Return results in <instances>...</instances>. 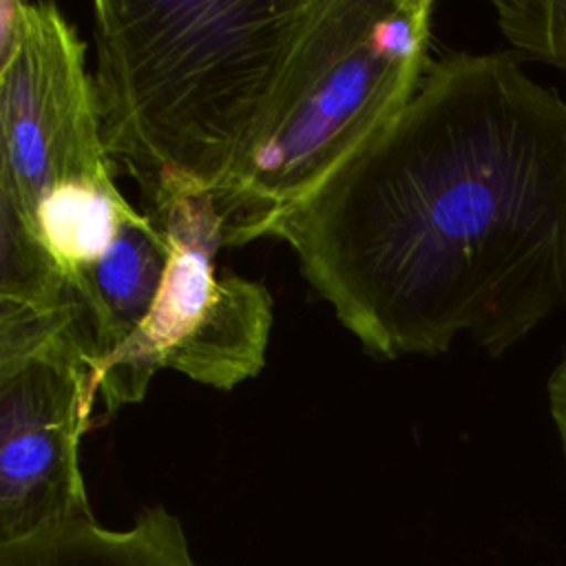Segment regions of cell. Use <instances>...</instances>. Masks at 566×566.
Segmentation results:
<instances>
[{"label":"cell","mask_w":566,"mask_h":566,"mask_svg":"<svg viewBox=\"0 0 566 566\" xmlns=\"http://www.w3.org/2000/svg\"><path fill=\"white\" fill-rule=\"evenodd\" d=\"M318 0H97L104 148L146 203L164 175L214 190L261 124Z\"/></svg>","instance_id":"2"},{"label":"cell","mask_w":566,"mask_h":566,"mask_svg":"<svg viewBox=\"0 0 566 566\" xmlns=\"http://www.w3.org/2000/svg\"><path fill=\"white\" fill-rule=\"evenodd\" d=\"M97 394L77 303L0 314V546L95 520L80 442Z\"/></svg>","instance_id":"5"},{"label":"cell","mask_w":566,"mask_h":566,"mask_svg":"<svg viewBox=\"0 0 566 566\" xmlns=\"http://www.w3.org/2000/svg\"><path fill=\"white\" fill-rule=\"evenodd\" d=\"M130 210L115 181L64 184L40 199L33 230L73 281L99 261Z\"/></svg>","instance_id":"9"},{"label":"cell","mask_w":566,"mask_h":566,"mask_svg":"<svg viewBox=\"0 0 566 566\" xmlns=\"http://www.w3.org/2000/svg\"><path fill=\"white\" fill-rule=\"evenodd\" d=\"M548 409L555 422V429L562 440L564 458H566V354L562 360L555 365V369L548 376Z\"/></svg>","instance_id":"11"},{"label":"cell","mask_w":566,"mask_h":566,"mask_svg":"<svg viewBox=\"0 0 566 566\" xmlns=\"http://www.w3.org/2000/svg\"><path fill=\"white\" fill-rule=\"evenodd\" d=\"M148 214L170 245V261L148 318L97 367L108 413L142 402L159 369L230 391L265 365L272 296L256 281L217 272L223 237L210 192L168 172Z\"/></svg>","instance_id":"4"},{"label":"cell","mask_w":566,"mask_h":566,"mask_svg":"<svg viewBox=\"0 0 566 566\" xmlns=\"http://www.w3.org/2000/svg\"><path fill=\"white\" fill-rule=\"evenodd\" d=\"M493 9L500 31L520 55L566 73V0H497Z\"/></svg>","instance_id":"10"},{"label":"cell","mask_w":566,"mask_h":566,"mask_svg":"<svg viewBox=\"0 0 566 566\" xmlns=\"http://www.w3.org/2000/svg\"><path fill=\"white\" fill-rule=\"evenodd\" d=\"M170 261V245L150 214L124 217L108 250L71 281L84 312L97 367L122 349L148 318Z\"/></svg>","instance_id":"7"},{"label":"cell","mask_w":566,"mask_h":566,"mask_svg":"<svg viewBox=\"0 0 566 566\" xmlns=\"http://www.w3.org/2000/svg\"><path fill=\"white\" fill-rule=\"evenodd\" d=\"M376 360L497 358L566 307V99L515 53L431 62L407 106L268 232Z\"/></svg>","instance_id":"1"},{"label":"cell","mask_w":566,"mask_h":566,"mask_svg":"<svg viewBox=\"0 0 566 566\" xmlns=\"http://www.w3.org/2000/svg\"><path fill=\"white\" fill-rule=\"evenodd\" d=\"M431 0H318L232 172L210 190L223 248L268 237L407 106L431 66Z\"/></svg>","instance_id":"3"},{"label":"cell","mask_w":566,"mask_h":566,"mask_svg":"<svg viewBox=\"0 0 566 566\" xmlns=\"http://www.w3.org/2000/svg\"><path fill=\"white\" fill-rule=\"evenodd\" d=\"M0 566H199L181 520L144 506L124 528L97 520L0 546Z\"/></svg>","instance_id":"8"},{"label":"cell","mask_w":566,"mask_h":566,"mask_svg":"<svg viewBox=\"0 0 566 566\" xmlns=\"http://www.w3.org/2000/svg\"><path fill=\"white\" fill-rule=\"evenodd\" d=\"M84 51L55 4L0 0V203L31 228L57 186L115 175Z\"/></svg>","instance_id":"6"}]
</instances>
